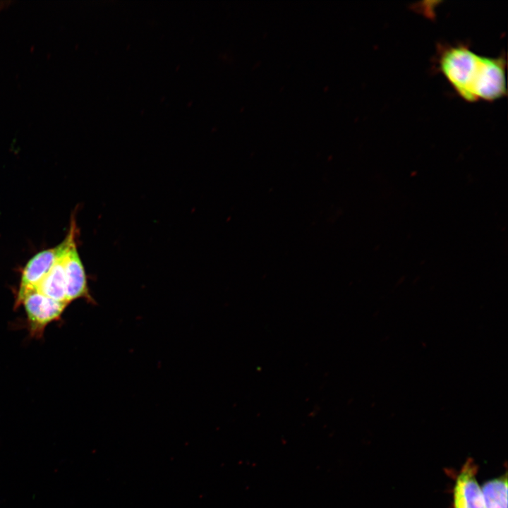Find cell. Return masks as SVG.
<instances>
[{
    "instance_id": "3957f363",
    "label": "cell",
    "mask_w": 508,
    "mask_h": 508,
    "mask_svg": "<svg viewBox=\"0 0 508 508\" xmlns=\"http://www.w3.org/2000/svg\"><path fill=\"white\" fill-rule=\"evenodd\" d=\"M20 306H23L25 310L27 327L30 337L40 339L47 325L60 320L68 305L47 298L35 290L24 297Z\"/></svg>"
},
{
    "instance_id": "8992f818",
    "label": "cell",
    "mask_w": 508,
    "mask_h": 508,
    "mask_svg": "<svg viewBox=\"0 0 508 508\" xmlns=\"http://www.w3.org/2000/svg\"><path fill=\"white\" fill-rule=\"evenodd\" d=\"M56 260L39 284L37 291L47 298L69 305L66 301L62 242L56 246Z\"/></svg>"
},
{
    "instance_id": "277c9868",
    "label": "cell",
    "mask_w": 508,
    "mask_h": 508,
    "mask_svg": "<svg viewBox=\"0 0 508 508\" xmlns=\"http://www.w3.org/2000/svg\"><path fill=\"white\" fill-rule=\"evenodd\" d=\"M57 255L56 247L42 250L32 256L24 267L16 292L14 308H18L24 297L37 290L39 284L54 265Z\"/></svg>"
},
{
    "instance_id": "6da1fadb",
    "label": "cell",
    "mask_w": 508,
    "mask_h": 508,
    "mask_svg": "<svg viewBox=\"0 0 508 508\" xmlns=\"http://www.w3.org/2000/svg\"><path fill=\"white\" fill-rule=\"evenodd\" d=\"M490 59L476 54L468 45H447L439 52L438 67L457 94L473 102L478 101Z\"/></svg>"
},
{
    "instance_id": "52a82bcc",
    "label": "cell",
    "mask_w": 508,
    "mask_h": 508,
    "mask_svg": "<svg viewBox=\"0 0 508 508\" xmlns=\"http://www.w3.org/2000/svg\"><path fill=\"white\" fill-rule=\"evenodd\" d=\"M485 508H507V474L486 481L481 488Z\"/></svg>"
},
{
    "instance_id": "5b68a950",
    "label": "cell",
    "mask_w": 508,
    "mask_h": 508,
    "mask_svg": "<svg viewBox=\"0 0 508 508\" xmlns=\"http://www.w3.org/2000/svg\"><path fill=\"white\" fill-rule=\"evenodd\" d=\"M478 467L468 458L456 476L453 488V508H485L481 488L476 479Z\"/></svg>"
},
{
    "instance_id": "7a4b0ae2",
    "label": "cell",
    "mask_w": 508,
    "mask_h": 508,
    "mask_svg": "<svg viewBox=\"0 0 508 508\" xmlns=\"http://www.w3.org/2000/svg\"><path fill=\"white\" fill-rule=\"evenodd\" d=\"M78 233L75 219L73 216L68 233L62 241L66 301L70 304L76 299L83 298L90 303L95 304L89 290L84 265L77 248Z\"/></svg>"
}]
</instances>
